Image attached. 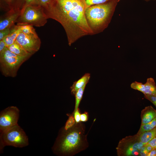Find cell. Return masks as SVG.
I'll use <instances>...</instances> for the list:
<instances>
[{
	"instance_id": "f546056e",
	"label": "cell",
	"mask_w": 156,
	"mask_h": 156,
	"mask_svg": "<svg viewBox=\"0 0 156 156\" xmlns=\"http://www.w3.org/2000/svg\"><path fill=\"white\" fill-rule=\"evenodd\" d=\"M148 153V152L146 151L144 145L141 148L139 151V156H147Z\"/></svg>"
},
{
	"instance_id": "8fae6325",
	"label": "cell",
	"mask_w": 156,
	"mask_h": 156,
	"mask_svg": "<svg viewBox=\"0 0 156 156\" xmlns=\"http://www.w3.org/2000/svg\"><path fill=\"white\" fill-rule=\"evenodd\" d=\"M21 11L20 9L9 10L4 18L0 19V31L13 26L20 16Z\"/></svg>"
},
{
	"instance_id": "8992f818",
	"label": "cell",
	"mask_w": 156,
	"mask_h": 156,
	"mask_svg": "<svg viewBox=\"0 0 156 156\" xmlns=\"http://www.w3.org/2000/svg\"><path fill=\"white\" fill-rule=\"evenodd\" d=\"M48 19L42 6L39 4L30 5L21 13L16 21V25H30L40 27L46 24Z\"/></svg>"
},
{
	"instance_id": "44dd1931",
	"label": "cell",
	"mask_w": 156,
	"mask_h": 156,
	"mask_svg": "<svg viewBox=\"0 0 156 156\" xmlns=\"http://www.w3.org/2000/svg\"><path fill=\"white\" fill-rule=\"evenodd\" d=\"M76 123L74 114L72 113L69 116L68 118L63 127L64 129L67 130L73 127Z\"/></svg>"
},
{
	"instance_id": "7402d4cb",
	"label": "cell",
	"mask_w": 156,
	"mask_h": 156,
	"mask_svg": "<svg viewBox=\"0 0 156 156\" xmlns=\"http://www.w3.org/2000/svg\"><path fill=\"white\" fill-rule=\"evenodd\" d=\"M111 0H84L86 8L92 5L101 4L106 3Z\"/></svg>"
},
{
	"instance_id": "3957f363",
	"label": "cell",
	"mask_w": 156,
	"mask_h": 156,
	"mask_svg": "<svg viewBox=\"0 0 156 156\" xmlns=\"http://www.w3.org/2000/svg\"><path fill=\"white\" fill-rule=\"evenodd\" d=\"M120 0H111L86 9L85 13L86 20L93 34L103 31L107 27Z\"/></svg>"
},
{
	"instance_id": "d4e9b609",
	"label": "cell",
	"mask_w": 156,
	"mask_h": 156,
	"mask_svg": "<svg viewBox=\"0 0 156 156\" xmlns=\"http://www.w3.org/2000/svg\"><path fill=\"white\" fill-rule=\"evenodd\" d=\"M144 97L152 103L156 107V96L144 95Z\"/></svg>"
},
{
	"instance_id": "ffe728a7",
	"label": "cell",
	"mask_w": 156,
	"mask_h": 156,
	"mask_svg": "<svg viewBox=\"0 0 156 156\" xmlns=\"http://www.w3.org/2000/svg\"><path fill=\"white\" fill-rule=\"evenodd\" d=\"M19 28L22 33L27 34L37 35L35 29L32 25H18Z\"/></svg>"
},
{
	"instance_id": "7c38bea8",
	"label": "cell",
	"mask_w": 156,
	"mask_h": 156,
	"mask_svg": "<svg viewBox=\"0 0 156 156\" xmlns=\"http://www.w3.org/2000/svg\"><path fill=\"white\" fill-rule=\"evenodd\" d=\"M156 116V110L151 106L146 107L141 111V125L147 124Z\"/></svg>"
},
{
	"instance_id": "5bb4252c",
	"label": "cell",
	"mask_w": 156,
	"mask_h": 156,
	"mask_svg": "<svg viewBox=\"0 0 156 156\" xmlns=\"http://www.w3.org/2000/svg\"><path fill=\"white\" fill-rule=\"evenodd\" d=\"M21 32V29L17 25L11 28L10 33L2 40L4 42L6 47H8L12 44Z\"/></svg>"
},
{
	"instance_id": "83f0119b",
	"label": "cell",
	"mask_w": 156,
	"mask_h": 156,
	"mask_svg": "<svg viewBox=\"0 0 156 156\" xmlns=\"http://www.w3.org/2000/svg\"><path fill=\"white\" fill-rule=\"evenodd\" d=\"M88 112H85L81 114L80 119L81 122H86L88 120Z\"/></svg>"
},
{
	"instance_id": "52a82bcc",
	"label": "cell",
	"mask_w": 156,
	"mask_h": 156,
	"mask_svg": "<svg viewBox=\"0 0 156 156\" xmlns=\"http://www.w3.org/2000/svg\"><path fill=\"white\" fill-rule=\"evenodd\" d=\"M144 145L137 134L126 136L120 140L116 147L117 155L139 156V151Z\"/></svg>"
},
{
	"instance_id": "ac0fdd59",
	"label": "cell",
	"mask_w": 156,
	"mask_h": 156,
	"mask_svg": "<svg viewBox=\"0 0 156 156\" xmlns=\"http://www.w3.org/2000/svg\"><path fill=\"white\" fill-rule=\"evenodd\" d=\"M156 127V116L149 122L140 126V128L136 134L140 135L143 133L152 130Z\"/></svg>"
},
{
	"instance_id": "9c48e42d",
	"label": "cell",
	"mask_w": 156,
	"mask_h": 156,
	"mask_svg": "<svg viewBox=\"0 0 156 156\" xmlns=\"http://www.w3.org/2000/svg\"><path fill=\"white\" fill-rule=\"evenodd\" d=\"M15 41L28 53L33 54L39 50L41 44L37 34H27L21 32Z\"/></svg>"
},
{
	"instance_id": "30bf717a",
	"label": "cell",
	"mask_w": 156,
	"mask_h": 156,
	"mask_svg": "<svg viewBox=\"0 0 156 156\" xmlns=\"http://www.w3.org/2000/svg\"><path fill=\"white\" fill-rule=\"evenodd\" d=\"M130 86L131 88L140 91L144 95L156 96V85L152 78H148L144 84L135 81L131 84Z\"/></svg>"
},
{
	"instance_id": "7a4b0ae2",
	"label": "cell",
	"mask_w": 156,
	"mask_h": 156,
	"mask_svg": "<svg viewBox=\"0 0 156 156\" xmlns=\"http://www.w3.org/2000/svg\"><path fill=\"white\" fill-rule=\"evenodd\" d=\"M85 127L81 122L65 130H60L52 148L53 153L60 156H72L85 150L89 146Z\"/></svg>"
},
{
	"instance_id": "d6a6232c",
	"label": "cell",
	"mask_w": 156,
	"mask_h": 156,
	"mask_svg": "<svg viewBox=\"0 0 156 156\" xmlns=\"http://www.w3.org/2000/svg\"><path fill=\"white\" fill-rule=\"evenodd\" d=\"M142 0L146 1V2H148L151 1H155L156 0Z\"/></svg>"
},
{
	"instance_id": "4dcf8cb0",
	"label": "cell",
	"mask_w": 156,
	"mask_h": 156,
	"mask_svg": "<svg viewBox=\"0 0 156 156\" xmlns=\"http://www.w3.org/2000/svg\"><path fill=\"white\" fill-rule=\"evenodd\" d=\"M6 47L4 42L3 40H0V52H1Z\"/></svg>"
},
{
	"instance_id": "1f68e13d",
	"label": "cell",
	"mask_w": 156,
	"mask_h": 156,
	"mask_svg": "<svg viewBox=\"0 0 156 156\" xmlns=\"http://www.w3.org/2000/svg\"><path fill=\"white\" fill-rule=\"evenodd\" d=\"M147 156H156V148H155L150 152Z\"/></svg>"
},
{
	"instance_id": "4316f807",
	"label": "cell",
	"mask_w": 156,
	"mask_h": 156,
	"mask_svg": "<svg viewBox=\"0 0 156 156\" xmlns=\"http://www.w3.org/2000/svg\"><path fill=\"white\" fill-rule=\"evenodd\" d=\"M38 1L39 4L45 9L49 5L51 0H38Z\"/></svg>"
},
{
	"instance_id": "6da1fadb",
	"label": "cell",
	"mask_w": 156,
	"mask_h": 156,
	"mask_svg": "<svg viewBox=\"0 0 156 156\" xmlns=\"http://www.w3.org/2000/svg\"><path fill=\"white\" fill-rule=\"evenodd\" d=\"M84 0H51L44 9L48 18L59 23L66 32L69 46L80 38L93 35L85 15Z\"/></svg>"
},
{
	"instance_id": "9a60e30c",
	"label": "cell",
	"mask_w": 156,
	"mask_h": 156,
	"mask_svg": "<svg viewBox=\"0 0 156 156\" xmlns=\"http://www.w3.org/2000/svg\"><path fill=\"white\" fill-rule=\"evenodd\" d=\"M7 47L12 52L20 56H25L32 54L27 52L15 41L12 44Z\"/></svg>"
},
{
	"instance_id": "2e32d148",
	"label": "cell",
	"mask_w": 156,
	"mask_h": 156,
	"mask_svg": "<svg viewBox=\"0 0 156 156\" xmlns=\"http://www.w3.org/2000/svg\"><path fill=\"white\" fill-rule=\"evenodd\" d=\"M139 136L140 141L144 145L146 144L156 136V127L152 130L143 133Z\"/></svg>"
},
{
	"instance_id": "f1b7e54d",
	"label": "cell",
	"mask_w": 156,
	"mask_h": 156,
	"mask_svg": "<svg viewBox=\"0 0 156 156\" xmlns=\"http://www.w3.org/2000/svg\"><path fill=\"white\" fill-rule=\"evenodd\" d=\"M146 144L151 146L154 149L156 148V136L149 141Z\"/></svg>"
},
{
	"instance_id": "d6986e66",
	"label": "cell",
	"mask_w": 156,
	"mask_h": 156,
	"mask_svg": "<svg viewBox=\"0 0 156 156\" xmlns=\"http://www.w3.org/2000/svg\"><path fill=\"white\" fill-rule=\"evenodd\" d=\"M86 86L85 85L79 89L75 95V105L73 114L79 108V106L82 99Z\"/></svg>"
},
{
	"instance_id": "603a6c76",
	"label": "cell",
	"mask_w": 156,
	"mask_h": 156,
	"mask_svg": "<svg viewBox=\"0 0 156 156\" xmlns=\"http://www.w3.org/2000/svg\"><path fill=\"white\" fill-rule=\"evenodd\" d=\"M36 4H39L38 0H24L23 6L21 9V13L27 6L30 5Z\"/></svg>"
},
{
	"instance_id": "4fadbf2b",
	"label": "cell",
	"mask_w": 156,
	"mask_h": 156,
	"mask_svg": "<svg viewBox=\"0 0 156 156\" xmlns=\"http://www.w3.org/2000/svg\"><path fill=\"white\" fill-rule=\"evenodd\" d=\"M90 77V73H86L78 80L74 82L70 87L71 94L75 95L79 89L86 85L89 82Z\"/></svg>"
},
{
	"instance_id": "e0dca14e",
	"label": "cell",
	"mask_w": 156,
	"mask_h": 156,
	"mask_svg": "<svg viewBox=\"0 0 156 156\" xmlns=\"http://www.w3.org/2000/svg\"><path fill=\"white\" fill-rule=\"evenodd\" d=\"M8 7L9 10H21L23 6L24 0H3Z\"/></svg>"
},
{
	"instance_id": "cb8c5ba5",
	"label": "cell",
	"mask_w": 156,
	"mask_h": 156,
	"mask_svg": "<svg viewBox=\"0 0 156 156\" xmlns=\"http://www.w3.org/2000/svg\"><path fill=\"white\" fill-rule=\"evenodd\" d=\"M11 27L0 31V40H3L10 33Z\"/></svg>"
},
{
	"instance_id": "277c9868",
	"label": "cell",
	"mask_w": 156,
	"mask_h": 156,
	"mask_svg": "<svg viewBox=\"0 0 156 156\" xmlns=\"http://www.w3.org/2000/svg\"><path fill=\"white\" fill-rule=\"evenodd\" d=\"M33 55L20 56L13 53L6 47L0 52V69L2 74L5 77H15L21 65Z\"/></svg>"
},
{
	"instance_id": "484cf974",
	"label": "cell",
	"mask_w": 156,
	"mask_h": 156,
	"mask_svg": "<svg viewBox=\"0 0 156 156\" xmlns=\"http://www.w3.org/2000/svg\"><path fill=\"white\" fill-rule=\"evenodd\" d=\"M73 114L76 123L80 122L81 121L80 119L81 114L79 108H78Z\"/></svg>"
},
{
	"instance_id": "ba28073f",
	"label": "cell",
	"mask_w": 156,
	"mask_h": 156,
	"mask_svg": "<svg viewBox=\"0 0 156 156\" xmlns=\"http://www.w3.org/2000/svg\"><path fill=\"white\" fill-rule=\"evenodd\" d=\"M20 111L16 107L9 106L0 113V132L18 124Z\"/></svg>"
},
{
	"instance_id": "5b68a950",
	"label": "cell",
	"mask_w": 156,
	"mask_h": 156,
	"mask_svg": "<svg viewBox=\"0 0 156 156\" xmlns=\"http://www.w3.org/2000/svg\"><path fill=\"white\" fill-rule=\"evenodd\" d=\"M29 144L27 135L18 124L1 133L0 151L5 146L22 148L27 146Z\"/></svg>"
}]
</instances>
